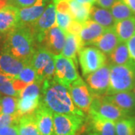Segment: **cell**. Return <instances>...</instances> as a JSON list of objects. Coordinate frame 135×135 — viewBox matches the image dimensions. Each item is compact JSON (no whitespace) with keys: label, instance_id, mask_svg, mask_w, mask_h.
Returning <instances> with one entry per match:
<instances>
[{"label":"cell","instance_id":"6da1fadb","mask_svg":"<svg viewBox=\"0 0 135 135\" xmlns=\"http://www.w3.org/2000/svg\"><path fill=\"white\" fill-rule=\"evenodd\" d=\"M41 101L54 113L86 116L74 104L69 88L53 78L42 83Z\"/></svg>","mask_w":135,"mask_h":135},{"label":"cell","instance_id":"7a4b0ae2","mask_svg":"<svg viewBox=\"0 0 135 135\" xmlns=\"http://www.w3.org/2000/svg\"><path fill=\"white\" fill-rule=\"evenodd\" d=\"M38 48L31 26H17L5 35L2 50L20 60L29 62Z\"/></svg>","mask_w":135,"mask_h":135},{"label":"cell","instance_id":"3957f363","mask_svg":"<svg viewBox=\"0 0 135 135\" xmlns=\"http://www.w3.org/2000/svg\"><path fill=\"white\" fill-rule=\"evenodd\" d=\"M135 87V65L110 64V86L105 95L130 92Z\"/></svg>","mask_w":135,"mask_h":135},{"label":"cell","instance_id":"277c9868","mask_svg":"<svg viewBox=\"0 0 135 135\" xmlns=\"http://www.w3.org/2000/svg\"><path fill=\"white\" fill-rule=\"evenodd\" d=\"M37 74V80L43 83L45 80H50L54 77L55 60L54 55L47 49L38 47L30 61Z\"/></svg>","mask_w":135,"mask_h":135},{"label":"cell","instance_id":"5b68a950","mask_svg":"<svg viewBox=\"0 0 135 135\" xmlns=\"http://www.w3.org/2000/svg\"><path fill=\"white\" fill-rule=\"evenodd\" d=\"M79 62L84 77L96 71L107 63L106 55L99 49L86 46L79 52Z\"/></svg>","mask_w":135,"mask_h":135},{"label":"cell","instance_id":"8992f818","mask_svg":"<svg viewBox=\"0 0 135 135\" xmlns=\"http://www.w3.org/2000/svg\"><path fill=\"white\" fill-rule=\"evenodd\" d=\"M54 60L55 74L53 79L56 81L69 87L73 82L80 78L76 64L72 59L59 54L54 55Z\"/></svg>","mask_w":135,"mask_h":135},{"label":"cell","instance_id":"52a82bcc","mask_svg":"<svg viewBox=\"0 0 135 135\" xmlns=\"http://www.w3.org/2000/svg\"><path fill=\"white\" fill-rule=\"evenodd\" d=\"M84 121L85 116L53 113V135H76Z\"/></svg>","mask_w":135,"mask_h":135},{"label":"cell","instance_id":"ba28073f","mask_svg":"<svg viewBox=\"0 0 135 135\" xmlns=\"http://www.w3.org/2000/svg\"><path fill=\"white\" fill-rule=\"evenodd\" d=\"M68 88L75 106L85 115H89L93 101V95L86 83L80 77L73 82Z\"/></svg>","mask_w":135,"mask_h":135},{"label":"cell","instance_id":"9c48e42d","mask_svg":"<svg viewBox=\"0 0 135 135\" xmlns=\"http://www.w3.org/2000/svg\"><path fill=\"white\" fill-rule=\"evenodd\" d=\"M86 84L93 95L104 96L110 86V63H106L96 71L85 77Z\"/></svg>","mask_w":135,"mask_h":135},{"label":"cell","instance_id":"30bf717a","mask_svg":"<svg viewBox=\"0 0 135 135\" xmlns=\"http://www.w3.org/2000/svg\"><path fill=\"white\" fill-rule=\"evenodd\" d=\"M90 110L95 112L98 115L106 119L115 122L121 119L130 116L125 111L121 110L119 107L106 101L103 96L93 95V101Z\"/></svg>","mask_w":135,"mask_h":135},{"label":"cell","instance_id":"8fae6325","mask_svg":"<svg viewBox=\"0 0 135 135\" xmlns=\"http://www.w3.org/2000/svg\"><path fill=\"white\" fill-rule=\"evenodd\" d=\"M56 24V9L53 2L50 3L46 9L31 27L33 30L34 35L37 46L40 47L45 33L53 26Z\"/></svg>","mask_w":135,"mask_h":135},{"label":"cell","instance_id":"7c38bea8","mask_svg":"<svg viewBox=\"0 0 135 135\" xmlns=\"http://www.w3.org/2000/svg\"><path fill=\"white\" fill-rule=\"evenodd\" d=\"M50 0H37L33 5L19 8L17 26H32L43 15Z\"/></svg>","mask_w":135,"mask_h":135},{"label":"cell","instance_id":"4fadbf2b","mask_svg":"<svg viewBox=\"0 0 135 135\" xmlns=\"http://www.w3.org/2000/svg\"><path fill=\"white\" fill-rule=\"evenodd\" d=\"M65 37V32L56 24L45 33L40 47L47 49L53 55L61 54L64 47Z\"/></svg>","mask_w":135,"mask_h":135},{"label":"cell","instance_id":"5bb4252c","mask_svg":"<svg viewBox=\"0 0 135 135\" xmlns=\"http://www.w3.org/2000/svg\"><path fill=\"white\" fill-rule=\"evenodd\" d=\"M29 62L15 58L8 53L1 50L0 52V73L14 78L19 74L25 65Z\"/></svg>","mask_w":135,"mask_h":135},{"label":"cell","instance_id":"9a60e30c","mask_svg":"<svg viewBox=\"0 0 135 135\" xmlns=\"http://www.w3.org/2000/svg\"><path fill=\"white\" fill-rule=\"evenodd\" d=\"M34 116L41 135H53V113L43 102L41 101Z\"/></svg>","mask_w":135,"mask_h":135},{"label":"cell","instance_id":"2e32d148","mask_svg":"<svg viewBox=\"0 0 135 135\" xmlns=\"http://www.w3.org/2000/svg\"><path fill=\"white\" fill-rule=\"evenodd\" d=\"M88 116L92 133L96 135H116L115 122L106 119L92 110L89 111Z\"/></svg>","mask_w":135,"mask_h":135},{"label":"cell","instance_id":"e0dca14e","mask_svg":"<svg viewBox=\"0 0 135 135\" xmlns=\"http://www.w3.org/2000/svg\"><path fill=\"white\" fill-rule=\"evenodd\" d=\"M106 101L115 104L129 116L135 113V97L132 91L119 92L111 95H104Z\"/></svg>","mask_w":135,"mask_h":135},{"label":"cell","instance_id":"ac0fdd59","mask_svg":"<svg viewBox=\"0 0 135 135\" xmlns=\"http://www.w3.org/2000/svg\"><path fill=\"white\" fill-rule=\"evenodd\" d=\"M19 8L7 5L0 10V32L4 35L10 32L17 26Z\"/></svg>","mask_w":135,"mask_h":135},{"label":"cell","instance_id":"d6986e66","mask_svg":"<svg viewBox=\"0 0 135 135\" xmlns=\"http://www.w3.org/2000/svg\"><path fill=\"white\" fill-rule=\"evenodd\" d=\"M105 29L101 25L95 23L92 20H89L83 25V28L79 35L83 47L89 46L100 38L102 34L104 32Z\"/></svg>","mask_w":135,"mask_h":135},{"label":"cell","instance_id":"ffe728a7","mask_svg":"<svg viewBox=\"0 0 135 135\" xmlns=\"http://www.w3.org/2000/svg\"><path fill=\"white\" fill-rule=\"evenodd\" d=\"M119 43L120 41L117 37L114 27H113L105 29L104 32L100 38L97 39L92 45L95 46L105 55L110 56Z\"/></svg>","mask_w":135,"mask_h":135},{"label":"cell","instance_id":"44dd1931","mask_svg":"<svg viewBox=\"0 0 135 135\" xmlns=\"http://www.w3.org/2000/svg\"><path fill=\"white\" fill-rule=\"evenodd\" d=\"M37 80V74L30 62L26 64L23 70L17 77L12 78L15 89L17 92H21L25 87Z\"/></svg>","mask_w":135,"mask_h":135},{"label":"cell","instance_id":"7402d4cb","mask_svg":"<svg viewBox=\"0 0 135 135\" xmlns=\"http://www.w3.org/2000/svg\"><path fill=\"white\" fill-rule=\"evenodd\" d=\"M65 41L61 54L67 58L72 59L77 65V54H79L81 49L83 48V46L79 35H74L65 32Z\"/></svg>","mask_w":135,"mask_h":135},{"label":"cell","instance_id":"603a6c76","mask_svg":"<svg viewBox=\"0 0 135 135\" xmlns=\"http://www.w3.org/2000/svg\"><path fill=\"white\" fill-rule=\"evenodd\" d=\"M89 19L101 25L106 29L114 27L116 24V20L113 18L110 11L98 6L92 5Z\"/></svg>","mask_w":135,"mask_h":135},{"label":"cell","instance_id":"cb8c5ba5","mask_svg":"<svg viewBox=\"0 0 135 135\" xmlns=\"http://www.w3.org/2000/svg\"><path fill=\"white\" fill-rule=\"evenodd\" d=\"M114 30L119 41L127 43L135 34V17L116 22Z\"/></svg>","mask_w":135,"mask_h":135},{"label":"cell","instance_id":"d4e9b609","mask_svg":"<svg viewBox=\"0 0 135 135\" xmlns=\"http://www.w3.org/2000/svg\"><path fill=\"white\" fill-rule=\"evenodd\" d=\"M41 103V98H19L17 104V113L20 117L32 115Z\"/></svg>","mask_w":135,"mask_h":135},{"label":"cell","instance_id":"484cf974","mask_svg":"<svg viewBox=\"0 0 135 135\" xmlns=\"http://www.w3.org/2000/svg\"><path fill=\"white\" fill-rule=\"evenodd\" d=\"M110 62L113 65H134L131 59L127 43L120 42L110 55Z\"/></svg>","mask_w":135,"mask_h":135},{"label":"cell","instance_id":"4316f807","mask_svg":"<svg viewBox=\"0 0 135 135\" xmlns=\"http://www.w3.org/2000/svg\"><path fill=\"white\" fill-rule=\"evenodd\" d=\"M71 13L73 19L80 23H84L89 20L90 11L92 5L91 4H80L76 0L69 2Z\"/></svg>","mask_w":135,"mask_h":135},{"label":"cell","instance_id":"83f0119b","mask_svg":"<svg viewBox=\"0 0 135 135\" xmlns=\"http://www.w3.org/2000/svg\"><path fill=\"white\" fill-rule=\"evenodd\" d=\"M18 131L19 135H41L34 114L20 117Z\"/></svg>","mask_w":135,"mask_h":135},{"label":"cell","instance_id":"f1b7e54d","mask_svg":"<svg viewBox=\"0 0 135 135\" xmlns=\"http://www.w3.org/2000/svg\"><path fill=\"white\" fill-rule=\"evenodd\" d=\"M110 12L116 22L135 17L134 13L120 0H117L113 5Z\"/></svg>","mask_w":135,"mask_h":135},{"label":"cell","instance_id":"f546056e","mask_svg":"<svg viewBox=\"0 0 135 135\" xmlns=\"http://www.w3.org/2000/svg\"><path fill=\"white\" fill-rule=\"evenodd\" d=\"M116 135H135L134 117L128 116L116 122Z\"/></svg>","mask_w":135,"mask_h":135},{"label":"cell","instance_id":"4dcf8cb0","mask_svg":"<svg viewBox=\"0 0 135 135\" xmlns=\"http://www.w3.org/2000/svg\"><path fill=\"white\" fill-rule=\"evenodd\" d=\"M18 98L12 96H0V115L17 113Z\"/></svg>","mask_w":135,"mask_h":135},{"label":"cell","instance_id":"1f68e13d","mask_svg":"<svg viewBox=\"0 0 135 135\" xmlns=\"http://www.w3.org/2000/svg\"><path fill=\"white\" fill-rule=\"evenodd\" d=\"M0 94L19 98L20 93L14 88L12 78L0 73Z\"/></svg>","mask_w":135,"mask_h":135},{"label":"cell","instance_id":"d6a6232c","mask_svg":"<svg viewBox=\"0 0 135 135\" xmlns=\"http://www.w3.org/2000/svg\"><path fill=\"white\" fill-rule=\"evenodd\" d=\"M20 116L17 114H1L0 115V129L14 125H18Z\"/></svg>","mask_w":135,"mask_h":135},{"label":"cell","instance_id":"836d02e7","mask_svg":"<svg viewBox=\"0 0 135 135\" xmlns=\"http://www.w3.org/2000/svg\"><path fill=\"white\" fill-rule=\"evenodd\" d=\"M73 20L74 19L71 15L56 11V25L64 32L67 31L68 26Z\"/></svg>","mask_w":135,"mask_h":135},{"label":"cell","instance_id":"e575fe53","mask_svg":"<svg viewBox=\"0 0 135 135\" xmlns=\"http://www.w3.org/2000/svg\"><path fill=\"white\" fill-rule=\"evenodd\" d=\"M52 2L56 6L57 12L65 13L71 15L69 2L66 0H52Z\"/></svg>","mask_w":135,"mask_h":135},{"label":"cell","instance_id":"d590c367","mask_svg":"<svg viewBox=\"0 0 135 135\" xmlns=\"http://www.w3.org/2000/svg\"><path fill=\"white\" fill-rule=\"evenodd\" d=\"M83 23H80L79 22H77L76 20H73L71 22V23L70 24V26H68V28L67 29V32L73 34L74 35H79L83 28Z\"/></svg>","mask_w":135,"mask_h":135},{"label":"cell","instance_id":"8d00e7d4","mask_svg":"<svg viewBox=\"0 0 135 135\" xmlns=\"http://www.w3.org/2000/svg\"><path fill=\"white\" fill-rule=\"evenodd\" d=\"M37 0H13L10 5H12L18 8H27L33 5Z\"/></svg>","mask_w":135,"mask_h":135},{"label":"cell","instance_id":"74e56055","mask_svg":"<svg viewBox=\"0 0 135 135\" xmlns=\"http://www.w3.org/2000/svg\"><path fill=\"white\" fill-rule=\"evenodd\" d=\"M131 62L135 65V34L127 41Z\"/></svg>","mask_w":135,"mask_h":135},{"label":"cell","instance_id":"f35d334b","mask_svg":"<svg viewBox=\"0 0 135 135\" xmlns=\"http://www.w3.org/2000/svg\"><path fill=\"white\" fill-rule=\"evenodd\" d=\"M0 135H19L18 125H14L1 128Z\"/></svg>","mask_w":135,"mask_h":135},{"label":"cell","instance_id":"ab89813d","mask_svg":"<svg viewBox=\"0 0 135 135\" xmlns=\"http://www.w3.org/2000/svg\"><path fill=\"white\" fill-rule=\"evenodd\" d=\"M116 1L117 0H97L96 4L101 8L108 9L110 8Z\"/></svg>","mask_w":135,"mask_h":135},{"label":"cell","instance_id":"60d3db41","mask_svg":"<svg viewBox=\"0 0 135 135\" xmlns=\"http://www.w3.org/2000/svg\"><path fill=\"white\" fill-rule=\"evenodd\" d=\"M120 1L124 2L135 15V0H120Z\"/></svg>","mask_w":135,"mask_h":135},{"label":"cell","instance_id":"b9f144b4","mask_svg":"<svg viewBox=\"0 0 135 135\" xmlns=\"http://www.w3.org/2000/svg\"><path fill=\"white\" fill-rule=\"evenodd\" d=\"M76 1L80 4H91L93 5L95 3H96L97 0H76Z\"/></svg>","mask_w":135,"mask_h":135},{"label":"cell","instance_id":"7bdbcfd3","mask_svg":"<svg viewBox=\"0 0 135 135\" xmlns=\"http://www.w3.org/2000/svg\"><path fill=\"white\" fill-rule=\"evenodd\" d=\"M8 0H0V10L2 9L8 4Z\"/></svg>","mask_w":135,"mask_h":135},{"label":"cell","instance_id":"ee69618b","mask_svg":"<svg viewBox=\"0 0 135 135\" xmlns=\"http://www.w3.org/2000/svg\"><path fill=\"white\" fill-rule=\"evenodd\" d=\"M3 35H5L2 34L0 32V45H1V43H2V40H3Z\"/></svg>","mask_w":135,"mask_h":135},{"label":"cell","instance_id":"f6af8a7d","mask_svg":"<svg viewBox=\"0 0 135 135\" xmlns=\"http://www.w3.org/2000/svg\"><path fill=\"white\" fill-rule=\"evenodd\" d=\"M132 92H133V93H134V97H135V87L134 88V89L132 90Z\"/></svg>","mask_w":135,"mask_h":135},{"label":"cell","instance_id":"bcb514c9","mask_svg":"<svg viewBox=\"0 0 135 135\" xmlns=\"http://www.w3.org/2000/svg\"><path fill=\"white\" fill-rule=\"evenodd\" d=\"M87 135H96L95 134H94V133H89V134H87Z\"/></svg>","mask_w":135,"mask_h":135},{"label":"cell","instance_id":"7dc6e473","mask_svg":"<svg viewBox=\"0 0 135 135\" xmlns=\"http://www.w3.org/2000/svg\"><path fill=\"white\" fill-rule=\"evenodd\" d=\"M66 1H68V2H70V1H71V0H66Z\"/></svg>","mask_w":135,"mask_h":135},{"label":"cell","instance_id":"c3c4849f","mask_svg":"<svg viewBox=\"0 0 135 135\" xmlns=\"http://www.w3.org/2000/svg\"><path fill=\"white\" fill-rule=\"evenodd\" d=\"M134 121H135V117H134Z\"/></svg>","mask_w":135,"mask_h":135},{"label":"cell","instance_id":"681fc988","mask_svg":"<svg viewBox=\"0 0 135 135\" xmlns=\"http://www.w3.org/2000/svg\"><path fill=\"white\" fill-rule=\"evenodd\" d=\"M0 96H1V94H0Z\"/></svg>","mask_w":135,"mask_h":135}]
</instances>
